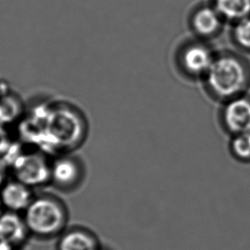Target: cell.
Listing matches in <instances>:
<instances>
[{
  "instance_id": "cell-1",
  "label": "cell",
  "mask_w": 250,
  "mask_h": 250,
  "mask_svg": "<svg viewBox=\"0 0 250 250\" xmlns=\"http://www.w3.org/2000/svg\"><path fill=\"white\" fill-rule=\"evenodd\" d=\"M203 81L208 94L225 103L248 93L250 87V62L236 52L217 53Z\"/></svg>"
},
{
  "instance_id": "cell-2",
  "label": "cell",
  "mask_w": 250,
  "mask_h": 250,
  "mask_svg": "<svg viewBox=\"0 0 250 250\" xmlns=\"http://www.w3.org/2000/svg\"><path fill=\"white\" fill-rule=\"evenodd\" d=\"M87 123L70 108L59 107L45 118L41 136L44 146L58 154L70 153L87 137Z\"/></svg>"
},
{
  "instance_id": "cell-3",
  "label": "cell",
  "mask_w": 250,
  "mask_h": 250,
  "mask_svg": "<svg viewBox=\"0 0 250 250\" xmlns=\"http://www.w3.org/2000/svg\"><path fill=\"white\" fill-rule=\"evenodd\" d=\"M22 215L30 235L41 239L59 237L69 221L65 203L49 193L35 195Z\"/></svg>"
},
{
  "instance_id": "cell-4",
  "label": "cell",
  "mask_w": 250,
  "mask_h": 250,
  "mask_svg": "<svg viewBox=\"0 0 250 250\" xmlns=\"http://www.w3.org/2000/svg\"><path fill=\"white\" fill-rule=\"evenodd\" d=\"M52 160L42 151H32L15 158L11 163L13 178L32 188L50 184Z\"/></svg>"
},
{
  "instance_id": "cell-5",
  "label": "cell",
  "mask_w": 250,
  "mask_h": 250,
  "mask_svg": "<svg viewBox=\"0 0 250 250\" xmlns=\"http://www.w3.org/2000/svg\"><path fill=\"white\" fill-rule=\"evenodd\" d=\"M217 53L203 40L188 42L177 53V61L181 71L190 78L204 79Z\"/></svg>"
},
{
  "instance_id": "cell-6",
  "label": "cell",
  "mask_w": 250,
  "mask_h": 250,
  "mask_svg": "<svg viewBox=\"0 0 250 250\" xmlns=\"http://www.w3.org/2000/svg\"><path fill=\"white\" fill-rule=\"evenodd\" d=\"M85 177L83 162L70 153L58 154L51 163L50 184L60 191L70 192L80 186Z\"/></svg>"
},
{
  "instance_id": "cell-7",
  "label": "cell",
  "mask_w": 250,
  "mask_h": 250,
  "mask_svg": "<svg viewBox=\"0 0 250 250\" xmlns=\"http://www.w3.org/2000/svg\"><path fill=\"white\" fill-rule=\"evenodd\" d=\"M223 129L230 136L250 129V95L244 94L224 103L220 113Z\"/></svg>"
},
{
  "instance_id": "cell-8",
  "label": "cell",
  "mask_w": 250,
  "mask_h": 250,
  "mask_svg": "<svg viewBox=\"0 0 250 250\" xmlns=\"http://www.w3.org/2000/svg\"><path fill=\"white\" fill-rule=\"evenodd\" d=\"M35 195L34 188L13 177L0 187V203L6 211L23 213Z\"/></svg>"
},
{
  "instance_id": "cell-9",
  "label": "cell",
  "mask_w": 250,
  "mask_h": 250,
  "mask_svg": "<svg viewBox=\"0 0 250 250\" xmlns=\"http://www.w3.org/2000/svg\"><path fill=\"white\" fill-rule=\"evenodd\" d=\"M224 21L222 17L211 4L196 8L191 14L189 24L192 31L200 40H208L219 35Z\"/></svg>"
},
{
  "instance_id": "cell-10",
  "label": "cell",
  "mask_w": 250,
  "mask_h": 250,
  "mask_svg": "<svg viewBox=\"0 0 250 250\" xmlns=\"http://www.w3.org/2000/svg\"><path fill=\"white\" fill-rule=\"evenodd\" d=\"M31 236L22 213L3 210L0 213V240L19 249Z\"/></svg>"
},
{
  "instance_id": "cell-11",
  "label": "cell",
  "mask_w": 250,
  "mask_h": 250,
  "mask_svg": "<svg viewBox=\"0 0 250 250\" xmlns=\"http://www.w3.org/2000/svg\"><path fill=\"white\" fill-rule=\"evenodd\" d=\"M101 248L97 235L81 226L67 228L57 243V250H100Z\"/></svg>"
},
{
  "instance_id": "cell-12",
  "label": "cell",
  "mask_w": 250,
  "mask_h": 250,
  "mask_svg": "<svg viewBox=\"0 0 250 250\" xmlns=\"http://www.w3.org/2000/svg\"><path fill=\"white\" fill-rule=\"evenodd\" d=\"M212 4L225 21L232 24L250 17V0H213Z\"/></svg>"
},
{
  "instance_id": "cell-13",
  "label": "cell",
  "mask_w": 250,
  "mask_h": 250,
  "mask_svg": "<svg viewBox=\"0 0 250 250\" xmlns=\"http://www.w3.org/2000/svg\"><path fill=\"white\" fill-rule=\"evenodd\" d=\"M231 38L237 48L250 53V17L233 23Z\"/></svg>"
},
{
  "instance_id": "cell-14",
  "label": "cell",
  "mask_w": 250,
  "mask_h": 250,
  "mask_svg": "<svg viewBox=\"0 0 250 250\" xmlns=\"http://www.w3.org/2000/svg\"><path fill=\"white\" fill-rule=\"evenodd\" d=\"M231 137L229 150L232 156L241 162H250V129Z\"/></svg>"
},
{
  "instance_id": "cell-15",
  "label": "cell",
  "mask_w": 250,
  "mask_h": 250,
  "mask_svg": "<svg viewBox=\"0 0 250 250\" xmlns=\"http://www.w3.org/2000/svg\"><path fill=\"white\" fill-rule=\"evenodd\" d=\"M5 174H6V167L5 164L0 160V187L5 183V181L8 180L5 178Z\"/></svg>"
},
{
  "instance_id": "cell-16",
  "label": "cell",
  "mask_w": 250,
  "mask_h": 250,
  "mask_svg": "<svg viewBox=\"0 0 250 250\" xmlns=\"http://www.w3.org/2000/svg\"><path fill=\"white\" fill-rule=\"evenodd\" d=\"M0 250H18V249L10 243H5L4 241L0 240Z\"/></svg>"
},
{
  "instance_id": "cell-17",
  "label": "cell",
  "mask_w": 250,
  "mask_h": 250,
  "mask_svg": "<svg viewBox=\"0 0 250 250\" xmlns=\"http://www.w3.org/2000/svg\"><path fill=\"white\" fill-rule=\"evenodd\" d=\"M2 211H3V208H2V205H1V203H0V213L2 212Z\"/></svg>"
},
{
  "instance_id": "cell-18",
  "label": "cell",
  "mask_w": 250,
  "mask_h": 250,
  "mask_svg": "<svg viewBox=\"0 0 250 250\" xmlns=\"http://www.w3.org/2000/svg\"><path fill=\"white\" fill-rule=\"evenodd\" d=\"M104 250V248H103V247H102V248H101V250Z\"/></svg>"
},
{
  "instance_id": "cell-19",
  "label": "cell",
  "mask_w": 250,
  "mask_h": 250,
  "mask_svg": "<svg viewBox=\"0 0 250 250\" xmlns=\"http://www.w3.org/2000/svg\"><path fill=\"white\" fill-rule=\"evenodd\" d=\"M0 94H3V93H0Z\"/></svg>"
}]
</instances>
